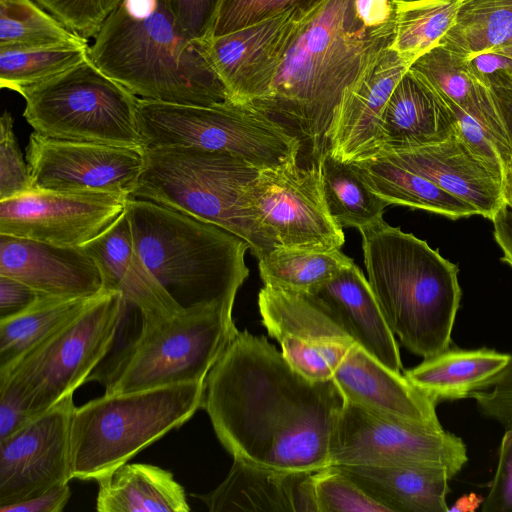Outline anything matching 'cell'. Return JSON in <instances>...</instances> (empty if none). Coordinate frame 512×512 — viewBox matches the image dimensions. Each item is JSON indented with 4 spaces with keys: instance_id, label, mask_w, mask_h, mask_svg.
<instances>
[{
    "instance_id": "cell-1",
    "label": "cell",
    "mask_w": 512,
    "mask_h": 512,
    "mask_svg": "<svg viewBox=\"0 0 512 512\" xmlns=\"http://www.w3.org/2000/svg\"><path fill=\"white\" fill-rule=\"evenodd\" d=\"M343 404L333 379L304 377L264 336L244 330L209 371L202 408L233 459L316 472L330 465Z\"/></svg>"
},
{
    "instance_id": "cell-2",
    "label": "cell",
    "mask_w": 512,
    "mask_h": 512,
    "mask_svg": "<svg viewBox=\"0 0 512 512\" xmlns=\"http://www.w3.org/2000/svg\"><path fill=\"white\" fill-rule=\"evenodd\" d=\"M395 24L392 0H325L300 22L268 93L248 105L296 134L318 163L338 108L392 46Z\"/></svg>"
},
{
    "instance_id": "cell-3",
    "label": "cell",
    "mask_w": 512,
    "mask_h": 512,
    "mask_svg": "<svg viewBox=\"0 0 512 512\" xmlns=\"http://www.w3.org/2000/svg\"><path fill=\"white\" fill-rule=\"evenodd\" d=\"M89 57L142 99L201 106L233 101L208 40L189 38L162 0H123L95 35Z\"/></svg>"
},
{
    "instance_id": "cell-4",
    "label": "cell",
    "mask_w": 512,
    "mask_h": 512,
    "mask_svg": "<svg viewBox=\"0 0 512 512\" xmlns=\"http://www.w3.org/2000/svg\"><path fill=\"white\" fill-rule=\"evenodd\" d=\"M359 231L368 282L394 335L424 359L448 349L461 299L457 266L384 220Z\"/></svg>"
},
{
    "instance_id": "cell-5",
    "label": "cell",
    "mask_w": 512,
    "mask_h": 512,
    "mask_svg": "<svg viewBox=\"0 0 512 512\" xmlns=\"http://www.w3.org/2000/svg\"><path fill=\"white\" fill-rule=\"evenodd\" d=\"M125 212L136 253L182 308L233 309L249 274L243 239L149 200L129 197Z\"/></svg>"
},
{
    "instance_id": "cell-6",
    "label": "cell",
    "mask_w": 512,
    "mask_h": 512,
    "mask_svg": "<svg viewBox=\"0 0 512 512\" xmlns=\"http://www.w3.org/2000/svg\"><path fill=\"white\" fill-rule=\"evenodd\" d=\"M144 166L130 197L149 200L217 225L243 239L261 258L274 248L247 200L260 169L223 151L144 147Z\"/></svg>"
},
{
    "instance_id": "cell-7",
    "label": "cell",
    "mask_w": 512,
    "mask_h": 512,
    "mask_svg": "<svg viewBox=\"0 0 512 512\" xmlns=\"http://www.w3.org/2000/svg\"><path fill=\"white\" fill-rule=\"evenodd\" d=\"M238 331L232 310L220 306L141 322L137 336L87 381L101 383L106 395L205 381Z\"/></svg>"
},
{
    "instance_id": "cell-8",
    "label": "cell",
    "mask_w": 512,
    "mask_h": 512,
    "mask_svg": "<svg viewBox=\"0 0 512 512\" xmlns=\"http://www.w3.org/2000/svg\"><path fill=\"white\" fill-rule=\"evenodd\" d=\"M205 381L111 394L75 407L73 479L96 480L181 427L202 408Z\"/></svg>"
},
{
    "instance_id": "cell-9",
    "label": "cell",
    "mask_w": 512,
    "mask_h": 512,
    "mask_svg": "<svg viewBox=\"0 0 512 512\" xmlns=\"http://www.w3.org/2000/svg\"><path fill=\"white\" fill-rule=\"evenodd\" d=\"M137 119L145 147H195L238 156L262 170L298 160L300 138L244 103L210 106L139 98Z\"/></svg>"
},
{
    "instance_id": "cell-10",
    "label": "cell",
    "mask_w": 512,
    "mask_h": 512,
    "mask_svg": "<svg viewBox=\"0 0 512 512\" xmlns=\"http://www.w3.org/2000/svg\"><path fill=\"white\" fill-rule=\"evenodd\" d=\"M23 116L44 136L143 149L139 97L88 57L78 65L18 92Z\"/></svg>"
},
{
    "instance_id": "cell-11",
    "label": "cell",
    "mask_w": 512,
    "mask_h": 512,
    "mask_svg": "<svg viewBox=\"0 0 512 512\" xmlns=\"http://www.w3.org/2000/svg\"><path fill=\"white\" fill-rule=\"evenodd\" d=\"M128 304L103 291L83 312L30 351L0 378H13L37 417L74 394L111 351Z\"/></svg>"
},
{
    "instance_id": "cell-12",
    "label": "cell",
    "mask_w": 512,
    "mask_h": 512,
    "mask_svg": "<svg viewBox=\"0 0 512 512\" xmlns=\"http://www.w3.org/2000/svg\"><path fill=\"white\" fill-rule=\"evenodd\" d=\"M463 440L344 401L330 448V465H420L453 476L467 463Z\"/></svg>"
},
{
    "instance_id": "cell-13",
    "label": "cell",
    "mask_w": 512,
    "mask_h": 512,
    "mask_svg": "<svg viewBox=\"0 0 512 512\" xmlns=\"http://www.w3.org/2000/svg\"><path fill=\"white\" fill-rule=\"evenodd\" d=\"M249 211L275 249H341L343 228L331 217L318 163L298 160L262 169L247 192Z\"/></svg>"
},
{
    "instance_id": "cell-14",
    "label": "cell",
    "mask_w": 512,
    "mask_h": 512,
    "mask_svg": "<svg viewBox=\"0 0 512 512\" xmlns=\"http://www.w3.org/2000/svg\"><path fill=\"white\" fill-rule=\"evenodd\" d=\"M262 323L288 363L312 381L333 379L356 344L330 309L312 294L264 286L258 295Z\"/></svg>"
},
{
    "instance_id": "cell-15",
    "label": "cell",
    "mask_w": 512,
    "mask_h": 512,
    "mask_svg": "<svg viewBox=\"0 0 512 512\" xmlns=\"http://www.w3.org/2000/svg\"><path fill=\"white\" fill-rule=\"evenodd\" d=\"M128 198L100 191L33 190L0 201V234L82 247L120 218Z\"/></svg>"
},
{
    "instance_id": "cell-16",
    "label": "cell",
    "mask_w": 512,
    "mask_h": 512,
    "mask_svg": "<svg viewBox=\"0 0 512 512\" xmlns=\"http://www.w3.org/2000/svg\"><path fill=\"white\" fill-rule=\"evenodd\" d=\"M143 149L34 132L29 137L26 161L35 190L100 191L130 197L143 170Z\"/></svg>"
},
{
    "instance_id": "cell-17",
    "label": "cell",
    "mask_w": 512,
    "mask_h": 512,
    "mask_svg": "<svg viewBox=\"0 0 512 512\" xmlns=\"http://www.w3.org/2000/svg\"><path fill=\"white\" fill-rule=\"evenodd\" d=\"M73 395L0 440V506L36 497L73 479Z\"/></svg>"
},
{
    "instance_id": "cell-18",
    "label": "cell",
    "mask_w": 512,
    "mask_h": 512,
    "mask_svg": "<svg viewBox=\"0 0 512 512\" xmlns=\"http://www.w3.org/2000/svg\"><path fill=\"white\" fill-rule=\"evenodd\" d=\"M305 15L293 11L208 39L212 64L233 101L251 104L268 93Z\"/></svg>"
},
{
    "instance_id": "cell-19",
    "label": "cell",
    "mask_w": 512,
    "mask_h": 512,
    "mask_svg": "<svg viewBox=\"0 0 512 512\" xmlns=\"http://www.w3.org/2000/svg\"><path fill=\"white\" fill-rule=\"evenodd\" d=\"M370 156L384 157L428 178L454 197L473 206L478 215L490 220L505 203L504 180L471 152L458 129L437 143L403 149H379L367 157Z\"/></svg>"
},
{
    "instance_id": "cell-20",
    "label": "cell",
    "mask_w": 512,
    "mask_h": 512,
    "mask_svg": "<svg viewBox=\"0 0 512 512\" xmlns=\"http://www.w3.org/2000/svg\"><path fill=\"white\" fill-rule=\"evenodd\" d=\"M0 275L55 298L93 297L105 290L97 263L83 247L5 234H0Z\"/></svg>"
},
{
    "instance_id": "cell-21",
    "label": "cell",
    "mask_w": 512,
    "mask_h": 512,
    "mask_svg": "<svg viewBox=\"0 0 512 512\" xmlns=\"http://www.w3.org/2000/svg\"><path fill=\"white\" fill-rule=\"evenodd\" d=\"M344 401L435 431L437 403L405 375L353 345L333 375Z\"/></svg>"
},
{
    "instance_id": "cell-22",
    "label": "cell",
    "mask_w": 512,
    "mask_h": 512,
    "mask_svg": "<svg viewBox=\"0 0 512 512\" xmlns=\"http://www.w3.org/2000/svg\"><path fill=\"white\" fill-rule=\"evenodd\" d=\"M411 62L387 49L362 82L343 100L332 122L328 152L344 162L373 152L379 143V123L396 84Z\"/></svg>"
},
{
    "instance_id": "cell-23",
    "label": "cell",
    "mask_w": 512,
    "mask_h": 512,
    "mask_svg": "<svg viewBox=\"0 0 512 512\" xmlns=\"http://www.w3.org/2000/svg\"><path fill=\"white\" fill-rule=\"evenodd\" d=\"M313 474L268 469L234 458L220 485L192 496L211 512H318Z\"/></svg>"
},
{
    "instance_id": "cell-24",
    "label": "cell",
    "mask_w": 512,
    "mask_h": 512,
    "mask_svg": "<svg viewBox=\"0 0 512 512\" xmlns=\"http://www.w3.org/2000/svg\"><path fill=\"white\" fill-rule=\"evenodd\" d=\"M82 247L97 263L104 289L120 292L128 306L138 309L141 322L156 321L184 309L136 253L126 212L107 231Z\"/></svg>"
},
{
    "instance_id": "cell-25",
    "label": "cell",
    "mask_w": 512,
    "mask_h": 512,
    "mask_svg": "<svg viewBox=\"0 0 512 512\" xmlns=\"http://www.w3.org/2000/svg\"><path fill=\"white\" fill-rule=\"evenodd\" d=\"M457 129V118L446 101L408 69L393 89L381 115L378 146L367 156L379 149L437 143Z\"/></svg>"
},
{
    "instance_id": "cell-26",
    "label": "cell",
    "mask_w": 512,
    "mask_h": 512,
    "mask_svg": "<svg viewBox=\"0 0 512 512\" xmlns=\"http://www.w3.org/2000/svg\"><path fill=\"white\" fill-rule=\"evenodd\" d=\"M336 316L357 345L388 368L400 372L395 335L360 268L352 262L310 293Z\"/></svg>"
},
{
    "instance_id": "cell-27",
    "label": "cell",
    "mask_w": 512,
    "mask_h": 512,
    "mask_svg": "<svg viewBox=\"0 0 512 512\" xmlns=\"http://www.w3.org/2000/svg\"><path fill=\"white\" fill-rule=\"evenodd\" d=\"M336 466V465H333ZM390 512H447L446 469L420 465H337Z\"/></svg>"
},
{
    "instance_id": "cell-28",
    "label": "cell",
    "mask_w": 512,
    "mask_h": 512,
    "mask_svg": "<svg viewBox=\"0 0 512 512\" xmlns=\"http://www.w3.org/2000/svg\"><path fill=\"white\" fill-rule=\"evenodd\" d=\"M409 70L429 84L443 99L473 116L505 149L512 152L491 92L472 76L467 56L438 44L416 58Z\"/></svg>"
},
{
    "instance_id": "cell-29",
    "label": "cell",
    "mask_w": 512,
    "mask_h": 512,
    "mask_svg": "<svg viewBox=\"0 0 512 512\" xmlns=\"http://www.w3.org/2000/svg\"><path fill=\"white\" fill-rule=\"evenodd\" d=\"M99 512H188L184 487L173 474L150 464L128 462L98 477Z\"/></svg>"
},
{
    "instance_id": "cell-30",
    "label": "cell",
    "mask_w": 512,
    "mask_h": 512,
    "mask_svg": "<svg viewBox=\"0 0 512 512\" xmlns=\"http://www.w3.org/2000/svg\"><path fill=\"white\" fill-rule=\"evenodd\" d=\"M510 354L493 349H446L404 375L436 403L469 398L494 377Z\"/></svg>"
},
{
    "instance_id": "cell-31",
    "label": "cell",
    "mask_w": 512,
    "mask_h": 512,
    "mask_svg": "<svg viewBox=\"0 0 512 512\" xmlns=\"http://www.w3.org/2000/svg\"><path fill=\"white\" fill-rule=\"evenodd\" d=\"M368 187L389 204L423 209L451 219L478 215L470 204L454 197L428 178L384 157L349 161Z\"/></svg>"
},
{
    "instance_id": "cell-32",
    "label": "cell",
    "mask_w": 512,
    "mask_h": 512,
    "mask_svg": "<svg viewBox=\"0 0 512 512\" xmlns=\"http://www.w3.org/2000/svg\"><path fill=\"white\" fill-rule=\"evenodd\" d=\"M100 294L73 299L47 297L29 311L0 321V375L77 317Z\"/></svg>"
},
{
    "instance_id": "cell-33",
    "label": "cell",
    "mask_w": 512,
    "mask_h": 512,
    "mask_svg": "<svg viewBox=\"0 0 512 512\" xmlns=\"http://www.w3.org/2000/svg\"><path fill=\"white\" fill-rule=\"evenodd\" d=\"M318 166L328 211L340 227L361 230L383 220L388 203L368 187L349 162L326 151Z\"/></svg>"
},
{
    "instance_id": "cell-34",
    "label": "cell",
    "mask_w": 512,
    "mask_h": 512,
    "mask_svg": "<svg viewBox=\"0 0 512 512\" xmlns=\"http://www.w3.org/2000/svg\"><path fill=\"white\" fill-rule=\"evenodd\" d=\"M264 286L310 294L353 262L341 249L277 247L258 259Z\"/></svg>"
},
{
    "instance_id": "cell-35",
    "label": "cell",
    "mask_w": 512,
    "mask_h": 512,
    "mask_svg": "<svg viewBox=\"0 0 512 512\" xmlns=\"http://www.w3.org/2000/svg\"><path fill=\"white\" fill-rule=\"evenodd\" d=\"M439 44L464 56L512 46V0H462Z\"/></svg>"
},
{
    "instance_id": "cell-36",
    "label": "cell",
    "mask_w": 512,
    "mask_h": 512,
    "mask_svg": "<svg viewBox=\"0 0 512 512\" xmlns=\"http://www.w3.org/2000/svg\"><path fill=\"white\" fill-rule=\"evenodd\" d=\"M85 45L34 0H0V50Z\"/></svg>"
},
{
    "instance_id": "cell-37",
    "label": "cell",
    "mask_w": 512,
    "mask_h": 512,
    "mask_svg": "<svg viewBox=\"0 0 512 512\" xmlns=\"http://www.w3.org/2000/svg\"><path fill=\"white\" fill-rule=\"evenodd\" d=\"M462 0L395 3V37L391 48L411 63L438 45L456 21Z\"/></svg>"
},
{
    "instance_id": "cell-38",
    "label": "cell",
    "mask_w": 512,
    "mask_h": 512,
    "mask_svg": "<svg viewBox=\"0 0 512 512\" xmlns=\"http://www.w3.org/2000/svg\"><path fill=\"white\" fill-rule=\"evenodd\" d=\"M89 46L0 50V86L19 92L50 79L86 60Z\"/></svg>"
},
{
    "instance_id": "cell-39",
    "label": "cell",
    "mask_w": 512,
    "mask_h": 512,
    "mask_svg": "<svg viewBox=\"0 0 512 512\" xmlns=\"http://www.w3.org/2000/svg\"><path fill=\"white\" fill-rule=\"evenodd\" d=\"M313 483L318 512H390L336 466L314 472Z\"/></svg>"
},
{
    "instance_id": "cell-40",
    "label": "cell",
    "mask_w": 512,
    "mask_h": 512,
    "mask_svg": "<svg viewBox=\"0 0 512 512\" xmlns=\"http://www.w3.org/2000/svg\"><path fill=\"white\" fill-rule=\"evenodd\" d=\"M324 1L223 0L211 37L222 36L293 11L308 14Z\"/></svg>"
},
{
    "instance_id": "cell-41",
    "label": "cell",
    "mask_w": 512,
    "mask_h": 512,
    "mask_svg": "<svg viewBox=\"0 0 512 512\" xmlns=\"http://www.w3.org/2000/svg\"><path fill=\"white\" fill-rule=\"evenodd\" d=\"M64 26L85 39L95 37L123 0H34Z\"/></svg>"
},
{
    "instance_id": "cell-42",
    "label": "cell",
    "mask_w": 512,
    "mask_h": 512,
    "mask_svg": "<svg viewBox=\"0 0 512 512\" xmlns=\"http://www.w3.org/2000/svg\"><path fill=\"white\" fill-rule=\"evenodd\" d=\"M13 118L7 111L0 119V201L35 190L28 165L13 130Z\"/></svg>"
},
{
    "instance_id": "cell-43",
    "label": "cell",
    "mask_w": 512,
    "mask_h": 512,
    "mask_svg": "<svg viewBox=\"0 0 512 512\" xmlns=\"http://www.w3.org/2000/svg\"><path fill=\"white\" fill-rule=\"evenodd\" d=\"M445 101L457 118L458 132L467 147L488 168L504 180L507 167L512 160V152L506 150L473 116L456 104Z\"/></svg>"
},
{
    "instance_id": "cell-44",
    "label": "cell",
    "mask_w": 512,
    "mask_h": 512,
    "mask_svg": "<svg viewBox=\"0 0 512 512\" xmlns=\"http://www.w3.org/2000/svg\"><path fill=\"white\" fill-rule=\"evenodd\" d=\"M469 398L476 401L482 416L512 427V354L506 365Z\"/></svg>"
},
{
    "instance_id": "cell-45",
    "label": "cell",
    "mask_w": 512,
    "mask_h": 512,
    "mask_svg": "<svg viewBox=\"0 0 512 512\" xmlns=\"http://www.w3.org/2000/svg\"><path fill=\"white\" fill-rule=\"evenodd\" d=\"M177 25L191 39L206 41L223 0H162Z\"/></svg>"
},
{
    "instance_id": "cell-46",
    "label": "cell",
    "mask_w": 512,
    "mask_h": 512,
    "mask_svg": "<svg viewBox=\"0 0 512 512\" xmlns=\"http://www.w3.org/2000/svg\"><path fill=\"white\" fill-rule=\"evenodd\" d=\"M481 511L512 512V427L502 437L496 473Z\"/></svg>"
},
{
    "instance_id": "cell-47",
    "label": "cell",
    "mask_w": 512,
    "mask_h": 512,
    "mask_svg": "<svg viewBox=\"0 0 512 512\" xmlns=\"http://www.w3.org/2000/svg\"><path fill=\"white\" fill-rule=\"evenodd\" d=\"M36 416L20 385L10 377L0 378V440L13 434Z\"/></svg>"
},
{
    "instance_id": "cell-48",
    "label": "cell",
    "mask_w": 512,
    "mask_h": 512,
    "mask_svg": "<svg viewBox=\"0 0 512 512\" xmlns=\"http://www.w3.org/2000/svg\"><path fill=\"white\" fill-rule=\"evenodd\" d=\"M467 65L482 86L512 89V57L498 50H485L467 56Z\"/></svg>"
},
{
    "instance_id": "cell-49",
    "label": "cell",
    "mask_w": 512,
    "mask_h": 512,
    "mask_svg": "<svg viewBox=\"0 0 512 512\" xmlns=\"http://www.w3.org/2000/svg\"><path fill=\"white\" fill-rule=\"evenodd\" d=\"M51 297L12 277L0 275V321L15 318Z\"/></svg>"
},
{
    "instance_id": "cell-50",
    "label": "cell",
    "mask_w": 512,
    "mask_h": 512,
    "mask_svg": "<svg viewBox=\"0 0 512 512\" xmlns=\"http://www.w3.org/2000/svg\"><path fill=\"white\" fill-rule=\"evenodd\" d=\"M70 496L71 490L66 483L36 497L12 505L0 506V512H61Z\"/></svg>"
},
{
    "instance_id": "cell-51",
    "label": "cell",
    "mask_w": 512,
    "mask_h": 512,
    "mask_svg": "<svg viewBox=\"0 0 512 512\" xmlns=\"http://www.w3.org/2000/svg\"><path fill=\"white\" fill-rule=\"evenodd\" d=\"M491 221L494 238L503 252L501 260L512 267V207L505 202Z\"/></svg>"
},
{
    "instance_id": "cell-52",
    "label": "cell",
    "mask_w": 512,
    "mask_h": 512,
    "mask_svg": "<svg viewBox=\"0 0 512 512\" xmlns=\"http://www.w3.org/2000/svg\"><path fill=\"white\" fill-rule=\"evenodd\" d=\"M489 90L512 146V89L490 88Z\"/></svg>"
},
{
    "instance_id": "cell-53",
    "label": "cell",
    "mask_w": 512,
    "mask_h": 512,
    "mask_svg": "<svg viewBox=\"0 0 512 512\" xmlns=\"http://www.w3.org/2000/svg\"><path fill=\"white\" fill-rule=\"evenodd\" d=\"M484 498L480 497L475 493H471L469 495H463L459 498L451 507H448V511L450 512H466V511H475L480 504L482 505Z\"/></svg>"
},
{
    "instance_id": "cell-54",
    "label": "cell",
    "mask_w": 512,
    "mask_h": 512,
    "mask_svg": "<svg viewBox=\"0 0 512 512\" xmlns=\"http://www.w3.org/2000/svg\"><path fill=\"white\" fill-rule=\"evenodd\" d=\"M504 199L512 207V160L509 163L504 179Z\"/></svg>"
},
{
    "instance_id": "cell-55",
    "label": "cell",
    "mask_w": 512,
    "mask_h": 512,
    "mask_svg": "<svg viewBox=\"0 0 512 512\" xmlns=\"http://www.w3.org/2000/svg\"><path fill=\"white\" fill-rule=\"evenodd\" d=\"M395 3L399 4H410V3H417V2H423L428 0H392Z\"/></svg>"
},
{
    "instance_id": "cell-56",
    "label": "cell",
    "mask_w": 512,
    "mask_h": 512,
    "mask_svg": "<svg viewBox=\"0 0 512 512\" xmlns=\"http://www.w3.org/2000/svg\"><path fill=\"white\" fill-rule=\"evenodd\" d=\"M498 51H500L501 53H503L509 57H512V46L500 49Z\"/></svg>"
}]
</instances>
